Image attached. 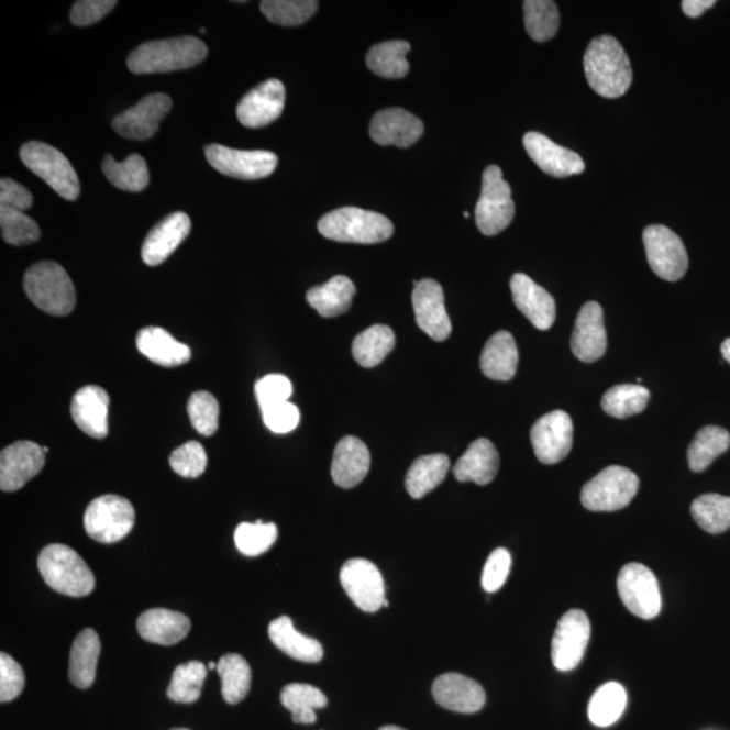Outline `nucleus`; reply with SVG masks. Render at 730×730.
Segmentation results:
<instances>
[{
    "instance_id": "nucleus-1",
    "label": "nucleus",
    "mask_w": 730,
    "mask_h": 730,
    "mask_svg": "<svg viewBox=\"0 0 730 730\" xmlns=\"http://www.w3.org/2000/svg\"><path fill=\"white\" fill-rule=\"evenodd\" d=\"M588 85L598 96L620 98L632 85L631 62L622 45L610 35L594 38L583 58Z\"/></svg>"
},
{
    "instance_id": "nucleus-2",
    "label": "nucleus",
    "mask_w": 730,
    "mask_h": 730,
    "mask_svg": "<svg viewBox=\"0 0 730 730\" xmlns=\"http://www.w3.org/2000/svg\"><path fill=\"white\" fill-rule=\"evenodd\" d=\"M208 56V46L196 37L151 41L135 48L128 58L133 74H166L198 66Z\"/></svg>"
},
{
    "instance_id": "nucleus-3",
    "label": "nucleus",
    "mask_w": 730,
    "mask_h": 730,
    "mask_svg": "<svg viewBox=\"0 0 730 730\" xmlns=\"http://www.w3.org/2000/svg\"><path fill=\"white\" fill-rule=\"evenodd\" d=\"M41 576L52 590L81 598L96 588V576L79 553L63 544L45 546L38 556Z\"/></svg>"
},
{
    "instance_id": "nucleus-4",
    "label": "nucleus",
    "mask_w": 730,
    "mask_h": 730,
    "mask_svg": "<svg viewBox=\"0 0 730 730\" xmlns=\"http://www.w3.org/2000/svg\"><path fill=\"white\" fill-rule=\"evenodd\" d=\"M323 237L352 244H378L391 237L394 225L375 211L343 208L331 211L318 222Z\"/></svg>"
},
{
    "instance_id": "nucleus-5",
    "label": "nucleus",
    "mask_w": 730,
    "mask_h": 730,
    "mask_svg": "<svg viewBox=\"0 0 730 730\" xmlns=\"http://www.w3.org/2000/svg\"><path fill=\"white\" fill-rule=\"evenodd\" d=\"M23 287L29 299L51 316L73 313L76 292L67 270L57 263L43 262L27 269Z\"/></svg>"
},
{
    "instance_id": "nucleus-6",
    "label": "nucleus",
    "mask_w": 730,
    "mask_h": 730,
    "mask_svg": "<svg viewBox=\"0 0 730 730\" xmlns=\"http://www.w3.org/2000/svg\"><path fill=\"white\" fill-rule=\"evenodd\" d=\"M638 475L631 469L611 465L582 488V505L591 511H616L627 508L639 491Z\"/></svg>"
},
{
    "instance_id": "nucleus-7",
    "label": "nucleus",
    "mask_w": 730,
    "mask_h": 730,
    "mask_svg": "<svg viewBox=\"0 0 730 730\" xmlns=\"http://www.w3.org/2000/svg\"><path fill=\"white\" fill-rule=\"evenodd\" d=\"M21 161L38 178L48 182L58 196L76 200L80 196V182L68 158L60 151L38 141H31L20 151Z\"/></svg>"
},
{
    "instance_id": "nucleus-8",
    "label": "nucleus",
    "mask_w": 730,
    "mask_h": 730,
    "mask_svg": "<svg viewBox=\"0 0 730 730\" xmlns=\"http://www.w3.org/2000/svg\"><path fill=\"white\" fill-rule=\"evenodd\" d=\"M515 214L511 188L504 179L502 169L498 166L487 167L483 174L482 193L475 209L476 225L485 235H497L510 225Z\"/></svg>"
},
{
    "instance_id": "nucleus-9",
    "label": "nucleus",
    "mask_w": 730,
    "mask_h": 730,
    "mask_svg": "<svg viewBox=\"0 0 730 730\" xmlns=\"http://www.w3.org/2000/svg\"><path fill=\"white\" fill-rule=\"evenodd\" d=\"M135 522L133 505L120 496L93 499L85 513V529L98 543L114 544L132 532Z\"/></svg>"
},
{
    "instance_id": "nucleus-10",
    "label": "nucleus",
    "mask_w": 730,
    "mask_h": 730,
    "mask_svg": "<svg viewBox=\"0 0 730 730\" xmlns=\"http://www.w3.org/2000/svg\"><path fill=\"white\" fill-rule=\"evenodd\" d=\"M618 594L626 608L643 620L661 615L662 596L655 574L640 563L627 564L617 579Z\"/></svg>"
},
{
    "instance_id": "nucleus-11",
    "label": "nucleus",
    "mask_w": 730,
    "mask_h": 730,
    "mask_svg": "<svg viewBox=\"0 0 730 730\" xmlns=\"http://www.w3.org/2000/svg\"><path fill=\"white\" fill-rule=\"evenodd\" d=\"M646 261L659 278L678 281L688 268V256L678 234L663 225L648 226L643 234Z\"/></svg>"
},
{
    "instance_id": "nucleus-12",
    "label": "nucleus",
    "mask_w": 730,
    "mask_h": 730,
    "mask_svg": "<svg viewBox=\"0 0 730 730\" xmlns=\"http://www.w3.org/2000/svg\"><path fill=\"white\" fill-rule=\"evenodd\" d=\"M204 153L211 167L235 179L267 178L279 163L278 156L268 151H240L213 144L206 146Z\"/></svg>"
},
{
    "instance_id": "nucleus-13",
    "label": "nucleus",
    "mask_w": 730,
    "mask_h": 730,
    "mask_svg": "<svg viewBox=\"0 0 730 730\" xmlns=\"http://www.w3.org/2000/svg\"><path fill=\"white\" fill-rule=\"evenodd\" d=\"M340 582L358 609L375 613L385 606V579L374 563L365 558H351L341 568Z\"/></svg>"
},
{
    "instance_id": "nucleus-14",
    "label": "nucleus",
    "mask_w": 730,
    "mask_h": 730,
    "mask_svg": "<svg viewBox=\"0 0 730 730\" xmlns=\"http://www.w3.org/2000/svg\"><path fill=\"white\" fill-rule=\"evenodd\" d=\"M591 626L585 611L569 610L558 621L552 640V662L558 671L578 667L590 641Z\"/></svg>"
},
{
    "instance_id": "nucleus-15",
    "label": "nucleus",
    "mask_w": 730,
    "mask_h": 730,
    "mask_svg": "<svg viewBox=\"0 0 730 730\" xmlns=\"http://www.w3.org/2000/svg\"><path fill=\"white\" fill-rule=\"evenodd\" d=\"M573 439V420L562 410L539 418L531 431L535 457L543 464H556L567 457Z\"/></svg>"
},
{
    "instance_id": "nucleus-16",
    "label": "nucleus",
    "mask_w": 730,
    "mask_h": 730,
    "mask_svg": "<svg viewBox=\"0 0 730 730\" xmlns=\"http://www.w3.org/2000/svg\"><path fill=\"white\" fill-rule=\"evenodd\" d=\"M173 108V99L166 93H152L133 108L114 118V131L129 140L144 141L153 137L158 125Z\"/></svg>"
},
{
    "instance_id": "nucleus-17",
    "label": "nucleus",
    "mask_w": 730,
    "mask_h": 730,
    "mask_svg": "<svg viewBox=\"0 0 730 730\" xmlns=\"http://www.w3.org/2000/svg\"><path fill=\"white\" fill-rule=\"evenodd\" d=\"M45 465V453L32 441H18L0 455V488L5 493L20 490L41 473Z\"/></svg>"
},
{
    "instance_id": "nucleus-18",
    "label": "nucleus",
    "mask_w": 730,
    "mask_h": 730,
    "mask_svg": "<svg viewBox=\"0 0 730 730\" xmlns=\"http://www.w3.org/2000/svg\"><path fill=\"white\" fill-rule=\"evenodd\" d=\"M417 325L434 341H445L452 333V322L446 313L443 287L433 279L418 281L413 291Z\"/></svg>"
},
{
    "instance_id": "nucleus-19",
    "label": "nucleus",
    "mask_w": 730,
    "mask_h": 730,
    "mask_svg": "<svg viewBox=\"0 0 730 730\" xmlns=\"http://www.w3.org/2000/svg\"><path fill=\"white\" fill-rule=\"evenodd\" d=\"M285 102L286 90L281 81H264L241 99L237 106L239 121L251 129L267 126L281 115Z\"/></svg>"
},
{
    "instance_id": "nucleus-20",
    "label": "nucleus",
    "mask_w": 730,
    "mask_h": 730,
    "mask_svg": "<svg viewBox=\"0 0 730 730\" xmlns=\"http://www.w3.org/2000/svg\"><path fill=\"white\" fill-rule=\"evenodd\" d=\"M523 146L539 168L553 178H568L585 173V162L578 153L563 148L544 134L527 133Z\"/></svg>"
},
{
    "instance_id": "nucleus-21",
    "label": "nucleus",
    "mask_w": 730,
    "mask_h": 730,
    "mask_svg": "<svg viewBox=\"0 0 730 730\" xmlns=\"http://www.w3.org/2000/svg\"><path fill=\"white\" fill-rule=\"evenodd\" d=\"M608 349L604 310L597 302H587L576 317L571 350L579 361L594 363L605 355Z\"/></svg>"
},
{
    "instance_id": "nucleus-22",
    "label": "nucleus",
    "mask_w": 730,
    "mask_h": 730,
    "mask_svg": "<svg viewBox=\"0 0 730 730\" xmlns=\"http://www.w3.org/2000/svg\"><path fill=\"white\" fill-rule=\"evenodd\" d=\"M432 694L435 703L444 709L471 715L486 704V692L478 682L462 674H444L434 681Z\"/></svg>"
},
{
    "instance_id": "nucleus-23",
    "label": "nucleus",
    "mask_w": 730,
    "mask_h": 730,
    "mask_svg": "<svg viewBox=\"0 0 730 730\" xmlns=\"http://www.w3.org/2000/svg\"><path fill=\"white\" fill-rule=\"evenodd\" d=\"M369 134L376 144L409 148L421 139L423 123L420 118L403 109H386L374 115Z\"/></svg>"
},
{
    "instance_id": "nucleus-24",
    "label": "nucleus",
    "mask_w": 730,
    "mask_h": 730,
    "mask_svg": "<svg viewBox=\"0 0 730 730\" xmlns=\"http://www.w3.org/2000/svg\"><path fill=\"white\" fill-rule=\"evenodd\" d=\"M191 232V220L186 213H176L164 218L145 239L141 256L146 266L156 267L166 262Z\"/></svg>"
},
{
    "instance_id": "nucleus-25",
    "label": "nucleus",
    "mask_w": 730,
    "mask_h": 730,
    "mask_svg": "<svg viewBox=\"0 0 730 730\" xmlns=\"http://www.w3.org/2000/svg\"><path fill=\"white\" fill-rule=\"evenodd\" d=\"M513 300L523 316L539 331H548L556 320L555 299L526 274H516L510 280Z\"/></svg>"
},
{
    "instance_id": "nucleus-26",
    "label": "nucleus",
    "mask_w": 730,
    "mask_h": 730,
    "mask_svg": "<svg viewBox=\"0 0 730 730\" xmlns=\"http://www.w3.org/2000/svg\"><path fill=\"white\" fill-rule=\"evenodd\" d=\"M109 394L99 386H86L75 394L70 416L76 425L92 439L102 440L109 433Z\"/></svg>"
},
{
    "instance_id": "nucleus-27",
    "label": "nucleus",
    "mask_w": 730,
    "mask_h": 730,
    "mask_svg": "<svg viewBox=\"0 0 730 730\" xmlns=\"http://www.w3.org/2000/svg\"><path fill=\"white\" fill-rule=\"evenodd\" d=\"M370 455L368 446L357 438H344L335 446L332 462V478L341 488L361 485L368 475Z\"/></svg>"
},
{
    "instance_id": "nucleus-28",
    "label": "nucleus",
    "mask_w": 730,
    "mask_h": 730,
    "mask_svg": "<svg viewBox=\"0 0 730 730\" xmlns=\"http://www.w3.org/2000/svg\"><path fill=\"white\" fill-rule=\"evenodd\" d=\"M191 621L179 611L151 609L139 617L137 631L145 641L158 645H175L190 633Z\"/></svg>"
},
{
    "instance_id": "nucleus-29",
    "label": "nucleus",
    "mask_w": 730,
    "mask_h": 730,
    "mask_svg": "<svg viewBox=\"0 0 730 730\" xmlns=\"http://www.w3.org/2000/svg\"><path fill=\"white\" fill-rule=\"evenodd\" d=\"M499 469V455L490 440L479 439L468 446L458 458L453 475L458 482H474L486 486L496 479Z\"/></svg>"
},
{
    "instance_id": "nucleus-30",
    "label": "nucleus",
    "mask_w": 730,
    "mask_h": 730,
    "mask_svg": "<svg viewBox=\"0 0 730 730\" xmlns=\"http://www.w3.org/2000/svg\"><path fill=\"white\" fill-rule=\"evenodd\" d=\"M135 343L145 357L162 367H179L191 358V350L162 328L141 329Z\"/></svg>"
},
{
    "instance_id": "nucleus-31",
    "label": "nucleus",
    "mask_w": 730,
    "mask_h": 730,
    "mask_svg": "<svg viewBox=\"0 0 730 730\" xmlns=\"http://www.w3.org/2000/svg\"><path fill=\"white\" fill-rule=\"evenodd\" d=\"M268 634L276 648L286 655L305 663L322 661L323 648L320 641L299 633L290 617L281 616L269 623Z\"/></svg>"
},
{
    "instance_id": "nucleus-32",
    "label": "nucleus",
    "mask_w": 730,
    "mask_h": 730,
    "mask_svg": "<svg viewBox=\"0 0 730 730\" xmlns=\"http://www.w3.org/2000/svg\"><path fill=\"white\" fill-rule=\"evenodd\" d=\"M517 367L518 350L513 335L506 331L494 334L482 352V373L488 379L508 381L515 378Z\"/></svg>"
},
{
    "instance_id": "nucleus-33",
    "label": "nucleus",
    "mask_w": 730,
    "mask_h": 730,
    "mask_svg": "<svg viewBox=\"0 0 730 730\" xmlns=\"http://www.w3.org/2000/svg\"><path fill=\"white\" fill-rule=\"evenodd\" d=\"M100 650L99 635L93 629H85L75 639L69 655V679L76 687L88 688L96 681Z\"/></svg>"
},
{
    "instance_id": "nucleus-34",
    "label": "nucleus",
    "mask_w": 730,
    "mask_h": 730,
    "mask_svg": "<svg viewBox=\"0 0 730 730\" xmlns=\"http://www.w3.org/2000/svg\"><path fill=\"white\" fill-rule=\"evenodd\" d=\"M356 287L346 276H334L325 285L311 288L308 291V302L317 313L333 318L346 313L351 309Z\"/></svg>"
},
{
    "instance_id": "nucleus-35",
    "label": "nucleus",
    "mask_w": 730,
    "mask_h": 730,
    "mask_svg": "<svg viewBox=\"0 0 730 730\" xmlns=\"http://www.w3.org/2000/svg\"><path fill=\"white\" fill-rule=\"evenodd\" d=\"M451 467L450 457L443 453L427 455L411 464L406 475V490L414 499H421L444 482Z\"/></svg>"
},
{
    "instance_id": "nucleus-36",
    "label": "nucleus",
    "mask_w": 730,
    "mask_h": 730,
    "mask_svg": "<svg viewBox=\"0 0 730 730\" xmlns=\"http://www.w3.org/2000/svg\"><path fill=\"white\" fill-rule=\"evenodd\" d=\"M396 334L386 325H374L353 340L352 353L364 368H374L396 349Z\"/></svg>"
},
{
    "instance_id": "nucleus-37",
    "label": "nucleus",
    "mask_w": 730,
    "mask_h": 730,
    "mask_svg": "<svg viewBox=\"0 0 730 730\" xmlns=\"http://www.w3.org/2000/svg\"><path fill=\"white\" fill-rule=\"evenodd\" d=\"M411 46L408 41H387L373 46L367 53V66L375 75L386 79H402L409 74L406 56Z\"/></svg>"
},
{
    "instance_id": "nucleus-38",
    "label": "nucleus",
    "mask_w": 730,
    "mask_h": 730,
    "mask_svg": "<svg viewBox=\"0 0 730 730\" xmlns=\"http://www.w3.org/2000/svg\"><path fill=\"white\" fill-rule=\"evenodd\" d=\"M730 446V434L720 427H705L696 434L687 451L688 467L693 473H704L711 463Z\"/></svg>"
},
{
    "instance_id": "nucleus-39",
    "label": "nucleus",
    "mask_w": 730,
    "mask_h": 730,
    "mask_svg": "<svg viewBox=\"0 0 730 730\" xmlns=\"http://www.w3.org/2000/svg\"><path fill=\"white\" fill-rule=\"evenodd\" d=\"M281 705L291 711L296 723H313L317 721L316 709L325 708L328 698L320 688L305 683H291L283 688Z\"/></svg>"
},
{
    "instance_id": "nucleus-40",
    "label": "nucleus",
    "mask_w": 730,
    "mask_h": 730,
    "mask_svg": "<svg viewBox=\"0 0 730 730\" xmlns=\"http://www.w3.org/2000/svg\"><path fill=\"white\" fill-rule=\"evenodd\" d=\"M222 697L229 705H237L251 690L252 671L248 662L237 653H229L217 664Z\"/></svg>"
},
{
    "instance_id": "nucleus-41",
    "label": "nucleus",
    "mask_w": 730,
    "mask_h": 730,
    "mask_svg": "<svg viewBox=\"0 0 730 730\" xmlns=\"http://www.w3.org/2000/svg\"><path fill=\"white\" fill-rule=\"evenodd\" d=\"M628 694L620 683L610 682L599 687L588 704V718L594 726H613L627 708Z\"/></svg>"
},
{
    "instance_id": "nucleus-42",
    "label": "nucleus",
    "mask_w": 730,
    "mask_h": 730,
    "mask_svg": "<svg viewBox=\"0 0 730 730\" xmlns=\"http://www.w3.org/2000/svg\"><path fill=\"white\" fill-rule=\"evenodd\" d=\"M103 173L111 185L123 191L140 192L150 185L148 166L140 155H131L122 163L108 155L103 161Z\"/></svg>"
},
{
    "instance_id": "nucleus-43",
    "label": "nucleus",
    "mask_w": 730,
    "mask_h": 730,
    "mask_svg": "<svg viewBox=\"0 0 730 730\" xmlns=\"http://www.w3.org/2000/svg\"><path fill=\"white\" fill-rule=\"evenodd\" d=\"M692 516L705 532L711 534L727 532L730 528V497L704 494L694 500Z\"/></svg>"
},
{
    "instance_id": "nucleus-44",
    "label": "nucleus",
    "mask_w": 730,
    "mask_h": 730,
    "mask_svg": "<svg viewBox=\"0 0 730 730\" xmlns=\"http://www.w3.org/2000/svg\"><path fill=\"white\" fill-rule=\"evenodd\" d=\"M650 398L651 394L644 386L618 385L605 394L602 409L606 414L623 420L644 411Z\"/></svg>"
},
{
    "instance_id": "nucleus-45",
    "label": "nucleus",
    "mask_w": 730,
    "mask_h": 730,
    "mask_svg": "<svg viewBox=\"0 0 730 730\" xmlns=\"http://www.w3.org/2000/svg\"><path fill=\"white\" fill-rule=\"evenodd\" d=\"M209 668L198 661L176 667L170 679L167 697L174 703L193 704L202 696V687Z\"/></svg>"
},
{
    "instance_id": "nucleus-46",
    "label": "nucleus",
    "mask_w": 730,
    "mask_h": 730,
    "mask_svg": "<svg viewBox=\"0 0 730 730\" xmlns=\"http://www.w3.org/2000/svg\"><path fill=\"white\" fill-rule=\"evenodd\" d=\"M523 14H526L527 32L534 41L545 43L555 37L561 25V14L555 2L527 0L523 2Z\"/></svg>"
},
{
    "instance_id": "nucleus-47",
    "label": "nucleus",
    "mask_w": 730,
    "mask_h": 730,
    "mask_svg": "<svg viewBox=\"0 0 730 730\" xmlns=\"http://www.w3.org/2000/svg\"><path fill=\"white\" fill-rule=\"evenodd\" d=\"M278 539V527L274 522L240 523L234 532V543L243 555L256 557L266 553Z\"/></svg>"
},
{
    "instance_id": "nucleus-48",
    "label": "nucleus",
    "mask_w": 730,
    "mask_h": 730,
    "mask_svg": "<svg viewBox=\"0 0 730 730\" xmlns=\"http://www.w3.org/2000/svg\"><path fill=\"white\" fill-rule=\"evenodd\" d=\"M320 3L316 0H264L262 13L280 26H298L316 14Z\"/></svg>"
},
{
    "instance_id": "nucleus-49",
    "label": "nucleus",
    "mask_w": 730,
    "mask_h": 730,
    "mask_svg": "<svg viewBox=\"0 0 730 730\" xmlns=\"http://www.w3.org/2000/svg\"><path fill=\"white\" fill-rule=\"evenodd\" d=\"M0 226H2V237L8 244L21 246L40 240L37 222L23 211L0 206Z\"/></svg>"
},
{
    "instance_id": "nucleus-50",
    "label": "nucleus",
    "mask_w": 730,
    "mask_h": 730,
    "mask_svg": "<svg viewBox=\"0 0 730 730\" xmlns=\"http://www.w3.org/2000/svg\"><path fill=\"white\" fill-rule=\"evenodd\" d=\"M188 416L192 427L197 432L206 435H213L220 422V405L214 396L208 391H198L192 394L187 405Z\"/></svg>"
},
{
    "instance_id": "nucleus-51",
    "label": "nucleus",
    "mask_w": 730,
    "mask_h": 730,
    "mask_svg": "<svg viewBox=\"0 0 730 730\" xmlns=\"http://www.w3.org/2000/svg\"><path fill=\"white\" fill-rule=\"evenodd\" d=\"M169 464L170 468L182 478H199L208 467V455L202 444L190 441L173 452Z\"/></svg>"
},
{
    "instance_id": "nucleus-52",
    "label": "nucleus",
    "mask_w": 730,
    "mask_h": 730,
    "mask_svg": "<svg viewBox=\"0 0 730 730\" xmlns=\"http://www.w3.org/2000/svg\"><path fill=\"white\" fill-rule=\"evenodd\" d=\"M511 567V556L505 548H498L488 556L483 568L482 586L488 594L497 593L508 580Z\"/></svg>"
},
{
    "instance_id": "nucleus-53",
    "label": "nucleus",
    "mask_w": 730,
    "mask_h": 730,
    "mask_svg": "<svg viewBox=\"0 0 730 730\" xmlns=\"http://www.w3.org/2000/svg\"><path fill=\"white\" fill-rule=\"evenodd\" d=\"M25 687V673L13 657L2 652L0 655V703H10L21 696Z\"/></svg>"
},
{
    "instance_id": "nucleus-54",
    "label": "nucleus",
    "mask_w": 730,
    "mask_h": 730,
    "mask_svg": "<svg viewBox=\"0 0 730 730\" xmlns=\"http://www.w3.org/2000/svg\"><path fill=\"white\" fill-rule=\"evenodd\" d=\"M255 391L261 409H266L269 406L287 402L292 396V385L285 375L273 374L258 380Z\"/></svg>"
},
{
    "instance_id": "nucleus-55",
    "label": "nucleus",
    "mask_w": 730,
    "mask_h": 730,
    "mask_svg": "<svg viewBox=\"0 0 730 730\" xmlns=\"http://www.w3.org/2000/svg\"><path fill=\"white\" fill-rule=\"evenodd\" d=\"M263 421L270 432L286 434L299 425L300 413L290 400L262 409Z\"/></svg>"
},
{
    "instance_id": "nucleus-56",
    "label": "nucleus",
    "mask_w": 730,
    "mask_h": 730,
    "mask_svg": "<svg viewBox=\"0 0 730 730\" xmlns=\"http://www.w3.org/2000/svg\"><path fill=\"white\" fill-rule=\"evenodd\" d=\"M115 5V0H79L70 10V21L75 26H90L103 20Z\"/></svg>"
},
{
    "instance_id": "nucleus-57",
    "label": "nucleus",
    "mask_w": 730,
    "mask_h": 730,
    "mask_svg": "<svg viewBox=\"0 0 730 730\" xmlns=\"http://www.w3.org/2000/svg\"><path fill=\"white\" fill-rule=\"evenodd\" d=\"M32 204L33 196L27 188L8 178L0 180V206L25 211L31 209Z\"/></svg>"
},
{
    "instance_id": "nucleus-58",
    "label": "nucleus",
    "mask_w": 730,
    "mask_h": 730,
    "mask_svg": "<svg viewBox=\"0 0 730 730\" xmlns=\"http://www.w3.org/2000/svg\"><path fill=\"white\" fill-rule=\"evenodd\" d=\"M715 4V0H683L682 10L687 16L698 18L706 10L714 8Z\"/></svg>"
},
{
    "instance_id": "nucleus-59",
    "label": "nucleus",
    "mask_w": 730,
    "mask_h": 730,
    "mask_svg": "<svg viewBox=\"0 0 730 730\" xmlns=\"http://www.w3.org/2000/svg\"><path fill=\"white\" fill-rule=\"evenodd\" d=\"M722 357L730 364V339H727L721 344Z\"/></svg>"
},
{
    "instance_id": "nucleus-60",
    "label": "nucleus",
    "mask_w": 730,
    "mask_h": 730,
    "mask_svg": "<svg viewBox=\"0 0 730 730\" xmlns=\"http://www.w3.org/2000/svg\"><path fill=\"white\" fill-rule=\"evenodd\" d=\"M379 730H406V729L400 728V727H396V726H387V727L380 728Z\"/></svg>"
},
{
    "instance_id": "nucleus-61",
    "label": "nucleus",
    "mask_w": 730,
    "mask_h": 730,
    "mask_svg": "<svg viewBox=\"0 0 730 730\" xmlns=\"http://www.w3.org/2000/svg\"><path fill=\"white\" fill-rule=\"evenodd\" d=\"M208 668L209 670H214V668H217V664L211 662V663H209Z\"/></svg>"
},
{
    "instance_id": "nucleus-62",
    "label": "nucleus",
    "mask_w": 730,
    "mask_h": 730,
    "mask_svg": "<svg viewBox=\"0 0 730 730\" xmlns=\"http://www.w3.org/2000/svg\"><path fill=\"white\" fill-rule=\"evenodd\" d=\"M170 730H190V729H186V728H175V729H170Z\"/></svg>"
},
{
    "instance_id": "nucleus-63",
    "label": "nucleus",
    "mask_w": 730,
    "mask_h": 730,
    "mask_svg": "<svg viewBox=\"0 0 730 730\" xmlns=\"http://www.w3.org/2000/svg\"><path fill=\"white\" fill-rule=\"evenodd\" d=\"M43 451H44V453H48L49 449H46V446H43Z\"/></svg>"
},
{
    "instance_id": "nucleus-64",
    "label": "nucleus",
    "mask_w": 730,
    "mask_h": 730,
    "mask_svg": "<svg viewBox=\"0 0 730 730\" xmlns=\"http://www.w3.org/2000/svg\"><path fill=\"white\" fill-rule=\"evenodd\" d=\"M464 217L469 218V213H467V211H465Z\"/></svg>"
}]
</instances>
